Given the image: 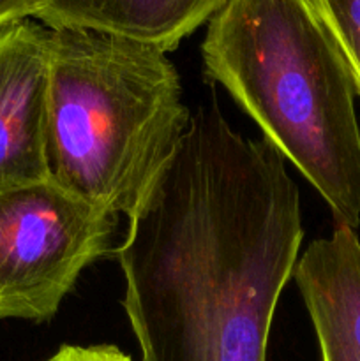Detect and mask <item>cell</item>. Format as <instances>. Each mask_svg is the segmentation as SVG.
<instances>
[{
	"instance_id": "1",
	"label": "cell",
	"mask_w": 360,
	"mask_h": 361,
	"mask_svg": "<svg viewBox=\"0 0 360 361\" xmlns=\"http://www.w3.org/2000/svg\"><path fill=\"white\" fill-rule=\"evenodd\" d=\"M302 240L284 157L201 104L116 249L141 361H267Z\"/></svg>"
},
{
	"instance_id": "2",
	"label": "cell",
	"mask_w": 360,
	"mask_h": 361,
	"mask_svg": "<svg viewBox=\"0 0 360 361\" xmlns=\"http://www.w3.org/2000/svg\"><path fill=\"white\" fill-rule=\"evenodd\" d=\"M205 73L318 190L360 224L355 81L313 0H226L201 44Z\"/></svg>"
},
{
	"instance_id": "3",
	"label": "cell",
	"mask_w": 360,
	"mask_h": 361,
	"mask_svg": "<svg viewBox=\"0 0 360 361\" xmlns=\"http://www.w3.org/2000/svg\"><path fill=\"white\" fill-rule=\"evenodd\" d=\"M162 49L94 30H52L49 178L129 217L189 126Z\"/></svg>"
},
{
	"instance_id": "4",
	"label": "cell",
	"mask_w": 360,
	"mask_h": 361,
	"mask_svg": "<svg viewBox=\"0 0 360 361\" xmlns=\"http://www.w3.org/2000/svg\"><path fill=\"white\" fill-rule=\"evenodd\" d=\"M115 229L116 215L52 178L0 192V319H53Z\"/></svg>"
},
{
	"instance_id": "5",
	"label": "cell",
	"mask_w": 360,
	"mask_h": 361,
	"mask_svg": "<svg viewBox=\"0 0 360 361\" xmlns=\"http://www.w3.org/2000/svg\"><path fill=\"white\" fill-rule=\"evenodd\" d=\"M52 28L32 20L0 30V192L49 180Z\"/></svg>"
},
{
	"instance_id": "6",
	"label": "cell",
	"mask_w": 360,
	"mask_h": 361,
	"mask_svg": "<svg viewBox=\"0 0 360 361\" xmlns=\"http://www.w3.org/2000/svg\"><path fill=\"white\" fill-rule=\"evenodd\" d=\"M313 323L320 361H360V240L335 224L309 243L293 271Z\"/></svg>"
},
{
	"instance_id": "7",
	"label": "cell",
	"mask_w": 360,
	"mask_h": 361,
	"mask_svg": "<svg viewBox=\"0 0 360 361\" xmlns=\"http://www.w3.org/2000/svg\"><path fill=\"white\" fill-rule=\"evenodd\" d=\"M226 0H41L34 18L52 30L119 35L173 51L210 21Z\"/></svg>"
},
{
	"instance_id": "8",
	"label": "cell",
	"mask_w": 360,
	"mask_h": 361,
	"mask_svg": "<svg viewBox=\"0 0 360 361\" xmlns=\"http://www.w3.org/2000/svg\"><path fill=\"white\" fill-rule=\"evenodd\" d=\"M334 35L360 95V0H313Z\"/></svg>"
},
{
	"instance_id": "9",
	"label": "cell",
	"mask_w": 360,
	"mask_h": 361,
	"mask_svg": "<svg viewBox=\"0 0 360 361\" xmlns=\"http://www.w3.org/2000/svg\"><path fill=\"white\" fill-rule=\"evenodd\" d=\"M46 361H133L115 345H62Z\"/></svg>"
},
{
	"instance_id": "10",
	"label": "cell",
	"mask_w": 360,
	"mask_h": 361,
	"mask_svg": "<svg viewBox=\"0 0 360 361\" xmlns=\"http://www.w3.org/2000/svg\"><path fill=\"white\" fill-rule=\"evenodd\" d=\"M41 0H0V30L18 21L34 18Z\"/></svg>"
}]
</instances>
